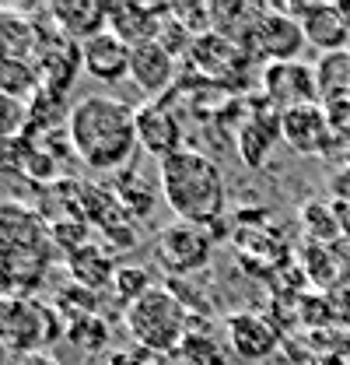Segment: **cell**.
I'll return each mask as SVG.
<instances>
[{
  "instance_id": "cell-1",
  "label": "cell",
  "mask_w": 350,
  "mask_h": 365,
  "mask_svg": "<svg viewBox=\"0 0 350 365\" xmlns=\"http://www.w3.org/2000/svg\"><path fill=\"white\" fill-rule=\"evenodd\" d=\"M67 140L91 173H127L140 151L137 109L116 95H85L70 106Z\"/></svg>"
},
{
  "instance_id": "cell-26",
  "label": "cell",
  "mask_w": 350,
  "mask_h": 365,
  "mask_svg": "<svg viewBox=\"0 0 350 365\" xmlns=\"http://www.w3.org/2000/svg\"><path fill=\"white\" fill-rule=\"evenodd\" d=\"M28 127H32V106L21 102V98H14V95H4V91H0V144L25 137Z\"/></svg>"
},
{
  "instance_id": "cell-22",
  "label": "cell",
  "mask_w": 350,
  "mask_h": 365,
  "mask_svg": "<svg viewBox=\"0 0 350 365\" xmlns=\"http://www.w3.org/2000/svg\"><path fill=\"white\" fill-rule=\"evenodd\" d=\"M315 78H319V98L333 102V98H344L350 91V53H329L322 56V63L315 67Z\"/></svg>"
},
{
  "instance_id": "cell-20",
  "label": "cell",
  "mask_w": 350,
  "mask_h": 365,
  "mask_svg": "<svg viewBox=\"0 0 350 365\" xmlns=\"http://www.w3.org/2000/svg\"><path fill=\"white\" fill-rule=\"evenodd\" d=\"M67 267H70V277H74V284H81L88 292H102V288H109L112 281H116V260L102 250V246H81V250H74L70 257H67Z\"/></svg>"
},
{
  "instance_id": "cell-19",
  "label": "cell",
  "mask_w": 350,
  "mask_h": 365,
  "mask_svg": "<svg viewBox=\"0 0 350 365\" xmlns=\"http://www.w3.org/2000/svg\"><path fill=\"white\" fill-rule=\"evenodd\" d=\"M39 49V25L14 7H0V56L32 60Z\"/></svg>"
},
{
  "instance_id": "cell-18",
  "label": "cell",
  "mask_w": 350,
  "mask_h": 365,
  "mask_svg": "<svg viewBox=\"0 0 350 365\" xmlns=\"http://www.w3.org/2000/svg\"><path fill=\"white\" fill-rule=\"evenodd\" d=\"M43 260L36 253L0 250V299H32L36 281H43Z\"/></svg>"
},
{
  "instance_id": "cell-11",
  "label": "cell",
  "mask_w": 350,
  "mask_h": 365,
  "mask_svg": "<svg viewBox=\"0 0 350 365\" xmlns=\"http://www.w3.org/2000/svg\"><path fill=\"white\" fill-rule=\"evenodd\" d=\"M172 7H151V4H109V32H116L127 46H144L165 39Z\"/></svg>"
},
{
  "instance_id": "cell-3",
  "label": "cell",
  "mask_w": 350,
  "mask_h": 365,
  "mask_svg": "<svg viewBox=\"0 0 350 365\" xmlns=\"http://www.w3.org/2000/svg\"><path fill=\"white\" fill-rule=\"evenodd\" d=\"M127 330L137 348L151 355H175L189 337V309L172 288H154L127 309Z\"/></svg>"
},
{
  "instance_id": "cell-10",
  "label": "cell",
  "mask_w": 350,
  "mask_h": 365,
  "mask_svg": "<svg viewBox=\"0 0 350 365\" xmlns=\"http://www.w3.org/2000/svg\"><path fill=\"white\" fill-rule=\"evenodd\" d=\"M137 140L140 151L154 155L158 162L182 151V127L161 98H147L144 106H137Z\"/></svg>"
},
{
  "instance_id": "cell-6",
  "label": "cell",
  "mask_w": 350,
  "mask_h": 365,
  "mask_svg": "<svg viewBox=\"0 0 350 365\" xmlns=\"http://www.w3.org/2000/svg\"><path fill=\"white\" fill-rule=\"evenodd\" d=\"M36 71H39V81L49 91H63L74 85V78L85 71V60H81V43L67 39L56 25H49V32L39 29V49L32 56Z\"/></svg>"
},
{
  "instance_id": "cell-8",
  "label": "cell",
  "mask_w": 350,
  "mask_h": 365,
  "mask_svg": "<svg viewBox=\"0 0 350 365\" xmlns=\"http://www.w3.org/2000/svg\"><path fill=\"white\" fill-rule=\"evenodd\" d=\"M262 88L270 95V102L287 113V109H302L319 102V78L315 71L302 60H287V63H266L262 71Z\"/></svg>"
},
{
  "instance_id": "cell-16",
  "label": "cell",
  "mask_w": 350,
  "mask_h": 365,
  "mask_svg": "<svg viewBox=\"0 0 350 365\" xmlns=\"http://www.w3.org/2000/svg\"><path fill=\"white\" fill-rule=\"evenodd\" d=\"M280 137L298 151V155H319L329 140V116L326 109L315 106H302V109H287L280 113Z\"/></svg>"
},
{
  "instance_id": "cell-7",
  "label": "cell",
  "mask_w": 350,
  "mask_h": 365,
  "mask_svg": "<svg viewBox=\"0 0 350 365\" xmlns=\"http://www.w3.org/2000/svg\"><path fill=\"white\" fill-rule=\"evenodd\" d=\"M305 46V32H302L298 21H291V18L277 14L273 7H266V14L256 21V29L249 32L242 49L249 56H262L266 63H287V60H298V53Z\"/></svg>"
},
{
  "instance_id": "cell-21",
  "label": "cell",
  "mask_w": 350,
  "mask_h": 365,
  "mask_svg": "<svg viewBox=\"0 0 350 365\" xmlns=\"http://www.w3.org/2000/svg\"><path fill=\"white\" fill-rule=\"evenodd\" d=\"M39 88H43V81H39V71H36L32 60H7V56H0V91L4 95H14V98L28 102V98L39 95Z\"/></svg>"
},
{
  "instance_id": "cell-24",
  "label": "cell",
  "mask_w": 350,
  "mask_h": 365,
  "mask_svg": "<svg viewBox=\"0 0 350 365\" xmlns=\"http://www.w3.org/2000/svg\"><path fill=\"white\" fill-rule=\"evenodd\" d=\"M67 341L78 344L81 351H102L105 341H109V323L95 313H78V317L67 323Z\"/></svg>"
},
{
  "instance_id": "cell-27",
  "label": "cell",
  "mask_w": 350,
  "mask_h": 365,
  "mask_svg": "<svg viewBox=\"0 0 350 365\" xmlns=\"http://www.w3.org/2000/svg\"><path fill=\"white\" fill-rule=\"evenodd\" d=\"M179 355L189 365H228V348L221 344L218 337H200V334H189L186 344L179 348Z\"/></svg>"
},
{
  "instance_id": "cell-2",
  "label": "cell",
  "mask_w": 350,
  "mask_h": 365,
  "mask_svg": "<svg viewBox=\"0 0 350 365\" xmlns=\"http://www.w3.org/2000/svg\"><path fill=\"white\" fill-rule=\"evenodd\" d=\"M158 182H161V197L172 207L175 222L207 228L224 215V204H228L224 173L203 151H193V148L175 151L172 158L161 162Z\"/></svg>"
},
{
  "instance_id": "cell-13",
  "label": "cell",
  "mask_w": 350,
  "mask_h": 365,
  "mask_svg": "<svg viewBox=\"0 0 350 365\" xmlns=\"http://www.w3.org/2000/svg\"><path fill=\"white\" fill-rule=\"evenodd\" d=\"M81 60H85V74H91L102 85H116V81L130 78L133 46H127L116 32L105 29L95 39L81 43Z\"/></svg>"
},
{
  "instance_id": "cell-5",
  "label": "cell",
  "mask_w": 350,
  "mask_h": 365,
  "mask_svg": "<svg viewBox=\"0 0 350 365\" xmlns=\"http://www.w3.org/2000/svg\"><path fill=\"white\" fill-rule=\"evenodd\" d=\"M154 253H158V264L169 274H193L207 267V260H211V235L203 225L172 222L169 228L158 232Z\"/></svg>"
},
{
  "instance_id": "cell-28",
  "label": "cell",
  "mask_w": 350,
  "mask_h": 365,
  "mask_svg": "<svg viewBox=\"0 0 350 365\" xmlns=\"http://www.w3.org/2000/svg\"><path fill=\"white\" fill-rule=\"evenodd\" d=\"M109 365H151V351H144V348H123V351H112L109 355Z\"/></svg>"
},
{
  "instance_id": "cell-17",
  "label": "cell",
  "mask_w": 350,
  "mask_h": 365,
  "mask_svg": "<svg viewBox=\"0 0 350 365\" xmlns=\"http://www.w3.org/2000/svg\"><path fill=\"white\" fill-rule=\"evenodd\" d=\"M302 32H305V43L322 49L326 56L344 53L350 43V21L344 7L336 4H312V11L302 18Z\"/></svg>"
},
{
  "instance_id": "cell-25",
  "label": "cell",
  "mask_w": 350,
  "mask_h": 365,
  "mask_svg": "<svg viewBox=\"0 0 350 365\" xmlns=\"http://www.w3.org/2000/svg\"><path fill=\"white\" fill-rule=\"evenodd\" d=\"M158 284H151V271L147 267H140V264H123L120 271H116V281H112V292H116V299L130 309L133 302H140L147 292H154Z\"/></svg>"
},
{
  "instance_id": "cell-29",
  "label": "cell",
  "mask_w": 350,
  "mask_h": 365,
  "mask_svg": "<svg viewBox=\"0 0 350 365\" xmlns=\"http://www.w3.org/2000/svg\"><path fill=\"white\" fill-rule=\"evenodd\" d=\"M18 365H63L56 355H49V351H39V355H25V359H18Z\"/></svg>"
},
{
  "instance_id": "cell-15",
  "label": "cell",
  "mask_w": 350,
  "mask_h": 365,
  "mask_svg": "<svg viewBox=\"0 0 350 365\" xmlns=\"http://www.w3.org/2000/svg\"><path fill=\"white\" fill-rule=\"evenodd\" d=\"M130 78H133V85L144 91L147 98H158L161 91H169V85L175 81V53H172V46H165L161 39H158V43L133 46Z\"/></svg>"
},
{
  "instance_id": "cell-4",
  "label": "cell",
  "mask_w": 350,
  "mask_h": 365,
  "mask_svg": "<svg viewBox=\"0 0 350 365\" xmlns=\"http://www.w3.org/2000/svg\"><path fill=\"white\" fill-rule=\"evenodd\" d=\"M67 337V323L53 306L36 299H0V348L14 355H39L53 341Z\"/></svg>"
},
{
  "instance_id": "cell-23",
  "label": "cell",
  "mask_w": 350,
  "mask_h": 365,
  "mask_svg": "<svg viewBox=\"0 0 350 365\" xmlns=\"http://www.w3.org/2000/svg\"><path fill=\"white\" fill-rule=\"evenodd\" d=\"M277 134H280V116H277L273 127H266L260 120L245 123V127L238 130V155H242V162H245V165H260L262 158L270 155V144H273Z\"/></svg>"
},
{
  "instance_id": "cell-12",
  "label": "cell",
  "mask_w": 350,
  "mask_h": 365,
  "mask_svg": "<svg viewBox=\"0 0 350 365\" xmlns=\"http://www.w3.org/2000/svg\"><path fill=\"white\" fill-rule=\"evenodd\" d=\"M49 228L39 218V211H32L28 204L18 200H4L0 204V250H18V253H36L46 257V242H49Z\"/></svg>"
},
{
  "instance_id": "cell-14",
  "label": "cell",
  "mask_w": 350,
  "mask_h": 365,
  "mask_svg": "<svg viewBox=\"0 0 350 365\" xmlns=\"http://www.w3.org/2000/svg\"><path fill=\"white\" fill-rule=\"evenodd\" d=\"M46 14L74 43H88L109 29V4H102V0H56V4H49Z\"/></svg>"
},
{
  "instance_id": "cell-9",
  "label": "cell",
  "mask_w": 350,
  "mask_h": 365,
  "mask_svg": "<svg viewBox=\"0 0 350 365\" xmlns=\"http://www.w3.org/2000/svg\"><path fill=\"white\" fill-rule=\"evenodd\" d=\"M224 337H228V351L238 355L242 362H262L280 344V330L262 313H231L224 319Z\"/></svg>"
}]
</instances>
